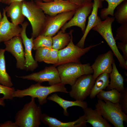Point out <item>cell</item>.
<instances>
[{
	"label": "cell",
	"mask_w": 127,
	"mask_h": 127,
	"mask_svg": "<svg viewBox=\"0 0 127 127\" xmlns=\"http://www.w3.org/2000/svg\"><path fill=\"white\" fill-rule=\"evenodd\" d=\"M52 44V37L40 35L33 39L32 49L36 50L38 48L41 47L51 48Z\"/></svg>",
	"instance_id": "obj_29"
},
{
	"label": "cell",
	"mask_w": 127,
	"mask_h": 127,
	"mask_svg": "<svg viewBox=\"0 0 127 127\" xmlns=\"http://www.w3.org/2000/svg\"><path fill=\"white\" fill-rule=\"evenodd\" d=\"M4 100L2 98H0V105L3 107H4L5 105Z\"/></svg>",
	"instance_id": "obj_39"
},
{
	"label": "cell",
	"mask_w": 127,
	"mask_h": 127,
	"mask_svg": "<svg viewBox=\"0 0 127 127\" xmlns=\"http://www.w3.org/2000/svg\"><path fill=\"white\" fill-rule=\"evenodd\" d=\"M16 76L40 83L44 82H48L50 85L56 84L61 82L58 70L53 65L46 67L44 69L37 72L24 76Z\"/></svg>",
	"instance_id": "obj_11"
},
{
	"label": "cell",
	"mask_w": 127,
	"mask_h": 127,
	"mask_svg": "<svg viewBox=\"0 0 127 127\" xmlns=\"http://www.w3.org/2000/svg\"><path fill=\"white\" fill-rule=\"evenodd\" d=\"M86 122L93 127H111L109 122L95 109L87 107L83 110Z\"/></svg>",
	"instance_id": "obj_19"
},
{
	"label": "cell",
	"mask_w": 127,
	"mask_h": 127,
	"mask_svg": "<svg viewBox=\"0 0 127 127\" xmlns=\"http://www.w3.org/2000/svg\"><path fill=\"white\" fill-rule=\"evenodd\" d=\"M0 2H1V0H0ZM2 16L0 12V22L2 20Z\"/></svg>",
	"instance_id": "obj_40"
},
{
	"label": "cell",
	"mask_w": 127,
	"mask_h": 127,
	"mask_svg": "<svg viewBox=\"0 0 127 127\" xmlns=\"http://www.w3.org/2000/svg\"><path fill=\"white\" fill-rule=\"evenodd\" d=\"M42 114L40 106L36 104L34 98H31L30 101L17 112L15 122L18 127H39Z\"/></svg>",
	"instance_id": "obj_2"
},
{
	"label": "cell",
	"mask_w": 127,
	"mask_h": 127,
	"mask_svg": "<svg viewBox=\"0 0 127 127\" xmlns=\"http://www.w3.org/2000/svg\"><path fill=\"white\" fill-rule=\"evenodd\" d=\"M28 24L27 21L24 22L21 24L22 30L20 34L25 50V69L27 71H33L38 66L37 62L33 58L32 53L33 41L34 38L31 37L30 38L27 37L26 34V28Z\"/></svg>",
	"instance_id": "obj_14"
},
{
	"label": "cell",
	"mask_w": 127,
	"mask_h": 127,
	"mask_svg": "<svg viewBox=\"0 0 127 127\" xmlns=\"http://www.w3.org/2000/svg\"><path fill=\"white\" fill-rule=\"evenodd\" d=\"M52 1H53V0H51Z\"/></svg>",
	"instance_id": "obj_42"
},
{
	"label": "cell",
	"mask_w": 127,
	"mask_h": 127,
	"mask_svg": "<svg viewBox=\"0 0 127 127\" xmlns=\"http://www.w3.org/2000/svg\"><path fill=\"white\" fill-rule=\"evenodd\" d=\"M120 96V92L115 89L107 91L102 90L96 96L98 99L108 101L114 103H119Z\"/></svg>",
	"instance_id": "obj_26"
},
{
	"label": "cell",
	"mask_w": 127,
	"mask_h": 127,
	"mask_svg": "<svg viewBox=\"0 0 127 127\" xmlns=\"http://www.w3.org/2000/svg\"><path fill=\"white\" fill-rule=\"evenodd\" d=\"M41 83H37L31 85L28 87L23 90L17 89L13 94V97L19 98L27 96L32 98H37L39 105H42L47 101L48 95L55 92H59L68 93L65 85L61 83L49 86L42 85Z\"/></svg>",
	"instance_id": "obj_1"
},
{
	"label": "cell",
	"mask_w": 127,
	"mask_h": 127,
	"mask_svg": "<svg viewBox=\"0 0 127 127\" xmlns=\"http://www.w3.org/2000/svg\"><path fill=\"white\" fill-rule=\"evenodd\" d=\"M73 30H71L69 33L71 38L68 44L64 48L59 50L58 62L57 64L54 65L55 67L70 63H81L80 60L83 56L92 48L100 45L102 43L101 42L97 44L91 45L85 48H81L75 45L73 42Z\"/></svg>",
	"instance_id": "obj_7"
},
{
	"label": "cell",
	"mask_w": 127,
	"mask_h": 127,
	"mask_svg": "<svg viewBox=\"0 0 127 127\" xmlns=\"http://www.w3.org/2000/svg\"><path fill=\"white\" fill-rule=\"evenodd\" d=\"M109 74L105 73L98 77L89 95L91 99L95 98L99 92L107 88L109 83Z\"/></svg>",
	"instance_id": "obj_23"
},
{
	"label": "cell",
	"mask_w": 127,
	"mask_h": 127,
	"mask_svg": "<svg viewBox=\"0 0 127 127\" xmlns=\"http://www.w3.org/2000/svg\"><path fill=\"white\" fill-rule=\"evenodd\" d=\"M15 90L13 87H7L0 84V94L3 95L2 98L4 100H12L13 94Z\"/></svg>",
	"instance_id": "obj_32"
},
{
	"label": "cell",
	"mask_w": 127,
	"mask_h": 127,
	"mask_svg": "<svg viewBox=\"0 0 127 127\" xmlns=\"http://www.w3.org/2000/svg\"><path fill=\"white\" fill-rule=\"evenodd\" d=\"M2 18L0 22V44L16 36H20L22 28L16 25L8 20L3 9Z\"/></svg>",
	"instance_id": "obj_16"
},
{
	"label": "cell",
	"mask_w": 127,
	"mask_h": 127,
	"mask_svg": "<svg viewBox=\"0 0 127 127\" xmlns=\"http://www.w3.org/2000/svg\"><path fill=\"white\" fill-rule=\"evenodd\" d=\"M114 54L111 50L99 55L91 66L93 70V75L95 79L103 73L110 74L112 69V64L115 61Z\"/></svg>",
	"instance_id": "obj_15"
},
{
	"label": "cell",
	"mask_w": 127,
	"mask_h": 127,
	"mask_svg": "<svg viewBox=\"0 0 127 127\" xmlns=\"http://www.w3.org/2000/svg\"><path fill=\"white\" fill-rule=\"evenodd\" d=\"M95 109L103 117L115 127H124L123 122H127V115L123 111L118 103L98 99Z\"/></svg>",
	"instance_id": "obj_5"
},
{
	"label": "cell",
	"mask_w": 127,
	"mask_h": 127,
	"mask_svg": "<svg viewBox=\"0 0 127 127\" xmlns=\"http://www.w3.org/2000/svg\"><path fill=\"white\" fill-rule=\"evenodd\" d=\"M115 19L114 17L108 16L103 21H101L92 29L98 32L106 42L114 55L117 58L119 62V66L127 70V61L124 60L119 52L112 32V24Z\"/></svg>",
	"instance_id": "obj_6"
},
{
	"label": "cell",
	"mask_w": 127,
	"mask_h": 127,
	"mask_svg": "<svg viewBox=\"0 0 127 127\" xmlns=\"http://www.w3.org/2000/svg\"><path fill=\"white\" fill-rule=\"evenodd\" d=\"M115 40H119L124 43H127V23L121 24L117 29Z\"/></svg>",
	"instance_id": "obj_31"
},
{
	"label": "cell",
	"mask_w": 127,
	"mask_h": 127,
	"mask_svg": "<svg viewBox=\"0 0 127 127\" xmlns=\"http://www.w3.org/2000/svg\"><path fill=\"white\" fill-rule=\"evenodd\" d=\"M22 43L21 37L19 36L4 42L5 51L11 54L16 60V67L24 70L25 69V62Z\"/></svg>",
	"instance_id": "obj_13"
},
{
	"label": "cell",
	"mask_w": 127,
	"mask_h": 127,
	"mask_svg": "<svg viewBox=\"0 0 127 127\" xmlns=\"http://www.w3.org/2000/svg\"><path fill=\"white\" fill-rule=\"evenodd\" d=\"M61 83L71 86L79 77L84 75L93 74V70L90 63H70L61 64L57 68Z\"/></svg>",
	"instance_id": "obj_4"
},
{
	"label": "cell",
	"mask_w": 127,
	"mask_h": 127,
	"mask_svg": "<svg viewBox=\"0 0 127 127\" xmlns=\"http://www.w3.org/2000/svg\"><path fill=\"white\" fill-rule=\"evenodd\" d=\"M7 17L16 25H21L24 20L25 16L22 11V2H14L4 9Z\"/></svg>",
	"instance_id": "obj_20"
},
{
	"label": "cell",
	"mask_w": 127,
	"mask_h": 127,
	"mask_svg": "<svg viewBox=\"0 0 127 127\" xmlns=\"http://www.w3.org/2000/svg\"><path fill=\"white\" fill-rule=\"evenodd\" d=\"M23 13L30 22L32 32L31 37L34 39L40 35L47 19V15L33 1H22Z\"/></svg>",
	"instance_id": "obj_3"
},
{
	"label": "cell",
	"mask_w": 127,
	"mask_h": 127,
	"mask_svg": "<svg viewBox=\"0 0 127 127\" xmlns=\"http://www.w3.org/2000/svg\"><path fill=\"white\" fill-rule=\"evenodd\" d=\"M121 96L118 103L123 111L127 115V88L120 92Z\"/></svg>",
	"instance_id": "obj_34"
},
{
	"label": "cell",
	"mask_w": 127,
	"mask_h": 127,
	"mask_svg": "<svg viewBox=\"0 0 127 127\" xmlns=\"http://www.w3.org/2000/svg\"><path fill=\"white\" fill-rule=\"evenodd\" d=\"M25 0H1V2L8 5L14 2H21ZM45 2H49L52 1L51 0H40Z\"/></svg>",
	"instance_id": "obj_38"
},
{
	"label": "cell",
	"mask_w": 127,
	"mask_h": 127,
	"mask_svg": "<svg viewBox=\"0 0 127 127\" xmlns=\"http://www.w3.org/2000/svg\"><path fill=\"white\" fill-rule=\"evenodd\" d=\"M59 50L52 48L44 58L43 62L48 64H53L55 65L58 62Z\"/></svg>",
	"instance_id": "obj_30"
},
{
	"label": "cell",
	"mask_w": 127,
	"mask_h": 127,
	"mask_svg": "<svg viewBox=\"0 0 127 127\" xmlns=\"http://www.w3.org/2000/svg\"><path fill=\"white\" fill-rule=\"evenodd\" d=\"M4 49H0V84L4 86L11 87L13 84L10 76L6 68Z\"/></svg>",
	"instance_id": "obj_24"
},
{
	"label": "cell",
	"mask_w": 127,
	"mask_h": 127,
	"mask_svg": "<svg viewBox=\"0 0 127 127\" xmlns=\"http://www.w3.org/2000/svg\"><path fill=\"white\" fill-rule=\"evenodd\" d=\"M41 121L44 125L50 127H87V122L85 115L80 116L76 120L67 122H61L56 118L45 114H42Z\"/></svg>",
	"instance_id": "obj_17"
},
{
	"label": "cell",
	"mask_w": 127,
	"mask_h": 127,
	"mask_svg": "<svg viewBox=\"0 0 127 127\" xmlns=\"http://www.w3.org/2000/svg\"><path fill=\"white\" fill-rule=\"evenodd\" d=\"M72 3L79 7L92 2L93 0H66Z\"/></svg>",
	"instance_id": "obj_36"
},
{
	"label": "cell",
	"mask_w": 127,
	"mask_h": 127,
	"mask_svg": "<svg viewBox=\"0 0 127 127\" xmlns=\"http://www.w3.org/2000/svg\"><path fill=\"white\" fill-rule=\"evenodd\" d=\"M52 37V48L59 50L63 49L69 43L71 38L69 33L63 32L61 30Z\"/></svg>",
	"instance_id": "obj_25"
},
{
	"label": "cell",
	"mask_w": 127,
	"mask_h": 127,
	"mask_svg": "<svg viewBox=\"0 0 127 127\" xmlns=\"http://www.w3.org/2000/svg\"><path fill=\"white\" fill-rule=\"evenodd\" d=\"M123 2L117 7L116 10L114 13L116 21L121 24L127 23V0Z\"/></svg>",
	"instance_id": "obj_28"
},
{
	"label": "cell",
	"mask_w": 127,
	"mask_h": 127,
	"mask_svg": "<svg viewBox=\"0 0 127 127\" xmlns=\"http://www.w3.org/2000/svg\"><path fill=\"white\" fill-rule=\"evenodd\" d=\"M51 48L47 47H41L36 49L35 56L36 61L37 62H43L44 58Z\"/></svg>",
	"instance_id": "obj_33"
},
{
	"label": "cell",
	"mask_w": 127,
	"mask_h": 127,
	"mask_svg": "<svg viewBox=\"0 0 127 127\" xmlns=\"http://www.w3.org/2000/svg\"><path fill=\"white\" fill-rule=\"evenodd\" d=\"M94 2L91 14L88 18V23L83 35L76 45L81 48H84L85 42L87 36L90 30L101 21L98 16L99 8L102 7V2L100 0H93Z\"/></svg>",
	"instance_id": "obj_18"
},
{
	"label": "cell",
	"mask_w": 127,
	"mask_h": 127,
	"mask_svg": "<svg viewBox=\"0 0 127 127\" xmlns=\"http://www.w3.org/2000/svg\"><path fill=\"white\" fill-rule=\"evenodd\" d=\"M117 47L118 49L121 50L123 54V56L125 60H127V43L122 42H118Z\"/></svg>",
	"instance_id": "obj_35"
},
{
	"label": "cell",
	"mask_w": 127,
	"mask_h": 127,
	"mask_svg": "<svg viewBox=\"0 0 127 127\" xmlns=\"http://www.w3.org/2000/svg\"><path fill=\"white\" fill-rule=\"evenodd\" d=\"M47 99L56 103L62 107L63 109V114L66 116H69V114L67 111V108L69 107L74 106H78L83 110L87 107V103L85 101L78 100L74 101L67 100L61 98L56 93L54 94L47 97Z\"/></svg>",
	"instance_id": "obj_21"
},
{
	"label": "cell",
	"mask_w": 127,
	"mask_h": 127,
	"mask_svg": "<svg viewBox=\"0 0 127 127\" xmlns=\"http://www.w3.org/2000/svg\"><path fill=\"white\" fill-rule=\"evenodd\" d=\"M75 11L63 12L53 16L47 15L46 21L41 35L52 37L55 35L62 26L72 18Z\"/></svg>",
	"instance_id": "obj_9"
},
{
	"label": "cell",
	"mask_w": 127,
	"mask_h": 127,
	"mask_svg": "<svg viewBox=\"0 0 127 127\" xmlns=\"http://www.w3.org/2000/svg\"><path fill=\"white\" fill-rule=\"evenodd\" d=\"M53 1H61V0H53Z\"/></svg>",
	"instance_id": "obj_41"
},
{
	"label": "cell",
	"mask_w": 127,
	"mask_h": 127,
	"mask_svg": "<svg viewBox=\"0 0 127 127\" xmlns=\"http://www.w3.org/2000/svg\"><path fill=\"white\" fill-rule=\"evenodd\" d=\"M102 2L105 1L108 3L107 8L101 9L100 13L101 18L105 20L109 15L114 16V11L115 8L123 2L125 0H100Z\"/></svg>",
	"instance_id": "obj_27"
},
{
	"label": "cell",
	"mask_w": 127,
	"mask_h": 127,
	"mask_svg": "<svg viewBox=\"0 0 127 127\" xmlns=\"http://www.w3.org/2000/svg\"><path fill=\"white\" fill-rule=\"evenodd\" d=\"M0 127H18L15 122L11 121H7L0 123Z\"/></svg>",
	"instance_id": "obj_37"
},
{
	"label": "cell",
	"mask_w": 127,
	"mask_h": 127,
	"mask_svg": "<svg viewBox=\"0 0 127 127\" xmlns=\"http://www.w3.org/2000/svg\"><path fill=\"white\" fill-rule=\"evenodd\" d=\"M95 81L92 74L81 76L71 86L69 95L75 100L84 101L89 96Z\"/></svg>",
	"instance_id": "obj_8"
},
{
	"label": "cell",
	"mask_w": 127,
	"mask_h": 127,
	"mask_svg": "<svg viewBox=\"0 0 127 127\" xmlns=\"http://www.w3.org/2000/svg\"><path fill=\"white\" fill-rule=\"evenodd\" d=\"M35 2L44 13L50 16H55L63 12L76 10L79 7L66 0L43 2L36 0Z\"/></svg>",
	"instance_id": "obj_10"
},
{
	"label": "cell",
	"mask_w": 127,
	"mask_h": 127,
	"mask_svg": "<svg viewBox=\"0 0 127 127\" xmlns=\"http://www.w3.org/2000/svg\"><path fill=\"white\" fill-rule=\"evenodd\" d=\"M93 2H92L79 7L76 10L72 18L61 28V30L65 32L66 30L74 26L81 28L83 34L86 28V24L87 17L91 13Z\"/></svg>",
	"instance_id": "obj_12"
},
{
	"label": "cell",
	"mask_w": 127,
	"mask_h": 127,
	"mask_svg": "<svg viewBox=\"0 0 127 127\" xmlns=\"http://www.w3.org/2000/svg\"><path fill=\"white\" fill-rule=\"evenodd\" d=\"M112 70L109 74L110 80L108 86L107 91L112 89L117 90L120 92L122 91L125 89L124 87V79L123 77L119 72L115 61L112 64Z\"/></svg>",
	"instance_id": "obj_22"
}]
</instances>
